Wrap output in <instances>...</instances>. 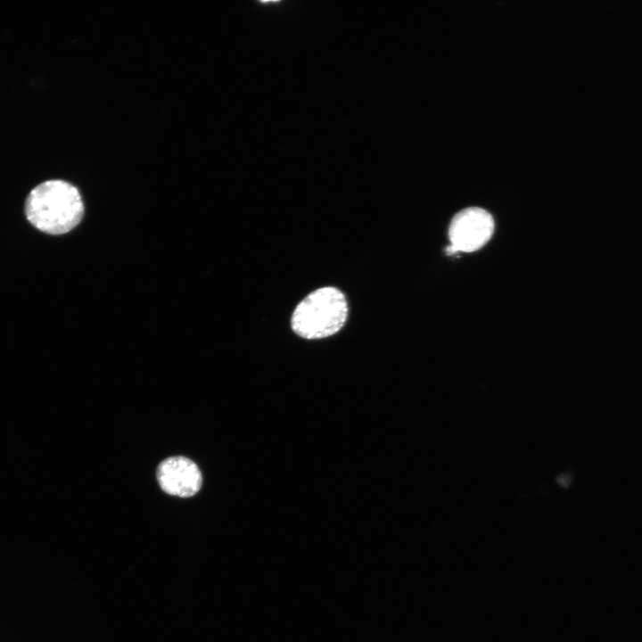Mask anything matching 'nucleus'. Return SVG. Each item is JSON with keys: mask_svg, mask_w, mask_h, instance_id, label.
<instances>
[{"mask_svg": "<svg viewBox=\"0 0 642 642\" xmlns=\"http://www.w3.org/2000/svg\"><path fill=\"white\" fill-rule=\"evenodd\" d=\"M25 214L37 229L50 235H62L80 222L84 204L74 185L64 180L52 179L30 191L25 202Z\"/></svg>", "mask_w": 642, "mask_h": 642, "instance_id": "f257e3e1", "label": "nucleus"}, {"mask_svg": "<svg viewBox=\"0 0 642 642\" xmlns=\"http://www.w3.org/2000/svg\"><path fill=\"white\" fill-rule=\"evenodd\" d=\"M348 316L344 294L335 287L325 286L310 292L294 309L292 328L299 336L315 340L339 332Z\"/></svg>", "mask_w": 642, "mask_h": 642, "instance_id": "f03ea898", "label": "nucleus"}, {"mask_svg": "<svg viewBox=\"0 0 642 642\" xmlns=\"http://www.w3.org/2000/svg\"><path fill=\"white\" fill-rule=\"evenodd\" d=\"M494 226L492 216L482 208L469 207L460 210L449 224L451 245L446 249L448 254L481 249L491 238Z\"/></svg>", "mask_w": 642, "mask_h": 642, "instance_id": "7ed1b4c3", "label": "nucleus"}, {"mask_svg": "<svg viewBox=\"0 0 642 642\" xmlns=\"http://www.w3.org/2000/svg\"><path fill=\"white\" fill-rule=\"evenodd\" d=\"M157 479L164 492L181 498L196 494L202 480L196 464L181 456L163 460L157 468Z\"/></svg>", "mask_w": 642, "mask_h": 642, "instance_id": "20e7f679", "label": "nucleus"}]
</instances>
